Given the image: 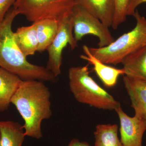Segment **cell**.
<instances>
[{"label": "cell", "mask_w": 146, "mask_h": 146, "mask_svg": "<svg viewBox=\"0 0 146 146\" xmlns=\"http://www.w3.org/2000/svg\"><path fill=\"white\" fill-rule=\"evenodd\" d=\"M82 48L84 54L81 55L80 58L86 60L89 62V64L93 65L97 75L106 87L111 88L115 86L119 77L125 75V72L123 68L117 69L113 68L103 63L96 58L92 54L89 47L86 45H84Z\"/></svg>", "instance_id": "9c48e42d"}, {"label": "cell", "mask_w": 146, "mask_h": 146, "mask_svg": "<svg viewBox=\"0 0 146 146\" xmlns=\"http://www.w3.org/2000/svg\"><path fill=\"white\" fill-rule=\"evenodd\" d=\"M71 16L74 36L77 42L87 35H91L98 38L99 48L106 46L115 41L109 27L80 6L77 4L74 5Z\"/></svg>", "instance_id": "8992f818"}, {"label": "cell", "mask_w": 146, "mask_h": 146, "mask_svg": "<svg viewBox=\"0 0 146 146\" xmlns=\"http://www.w3.org/2000/svg\"><path fill=\"white\" fill-rule=\"evenodd\" d=\"M0 146H2L1 144V131H0Z\"/></svg>", "instance_id": "7402d4cb"}, {"label": "cell", "mask_w": 146, "mask_h": 146, "mask_svg": "<svg viewBox=\"0 0 146 146\" xmlns=\"http://www.w3.org/2000/svg\"><path fill=\"white\" fill-rule=\"evenodd\" d=\"M50 97L49 89L43 82L21 81L11 102L23 119V127L26 136L36 139L43 137L42 121L50 119L52 115Z\"/></svg>", "instance_id": "6da1fadb"}, {"label": "cell", "mask_w": 146, "mask_h": 146, "mask_svg": "<svg viewBox=\"0 0 146 146\" xmlns=\"http://www.w3.org/2000/svg\"><path fill=\"white\" fill-rule=\"evenodd\" d=\"M18 15L13 7L0 23V67L23 80L55 82L56 77L51 72L46 68L30 63L17 45L12 25Z\"/></svg>", "instance_id": "7a4b0ae2"}, {"label": "cell", "mask_w": 146, "mask_h": 146, "mask_svg": "<svg viewBox=\"0 0 146 146\" xmlns=\"http://www.w3.org/2000/svg\"><path fill=\"white\" fill-rule=\"evenodd\" d=\"M68 146H91L88 143L80 141L78 139H73L70 142Z\"/></svg>", "instance_id": "44dd1931"}, {"label": "cell", "mask_w": 146, "mask_h": 146, "mask_svg": "<svg viewBox=\"0 0 146 146\" xmlns=\"http://www.w3.org/2000/svg\"></svg>", "instance_id": "603a6c76"}, {"label": "cell", "mask_w": 146, "mask_h": 146, "mask_svg": "<svg viewBox=\"0 0 146 146\" xmlns=\"http://www.w3.org/2000/svg\"><path fill=\"white\" fill-rule=\"evenodd\" d=\"M136 25L111 44L102 48H89L92 54L103 63L117 65L128 55L146 45V19L136 9L133 15Z\"/></svg>", "instance_id": "277c9868"}, {"label": "cell", "mask_w": 146, "mask_h": 146, "mask_svg": "<svg viewBox=\"0 0 146 146\" xmlns=\"http://www.w3.org/2000/svg\"><path fill=\"white\" fill-rule=\"evenodd\" d=\"M146 3V0H130L128 7L127 16H133L136 8L143 3Z\"/></svg>", "instance_id": "ffe728a7"}, {"label": "cell", "mask_w": 146, "mask_h": 146, "mask_svg": "<svg viewBox=\"0 0 146 146\" xmlns=\"http://www.w3.org/2000/svg\"><path fill=\"white\" fill-rule=\"evenodd\" d=\"M78 5L98 18L103 23L112 27L114 15V0H75Z\"/></svg>", "instance_id": "8fae6325"}, {"label": "cell", "mask_w": 146, "mask_h": 146, "mask_svg": "<svg viewBox=\"0 0 146 146\" xmlns=\"http://www.w3.org/2000/svg\"><path fill=\"white\" fill-rule=\"evenodd\" d=\"M17 44L26 57L33 55L37 51L38 41L35 24L19 28L14 33Z\"/></svg>", "instance_id": "5bb4252c"}, {"label": "cell", "mask_w": 146, "mask_h": 146, "mask_svg": "<svg viewBox=\"0 0 146 146\" xmlns=\"http://www.w3.org/2000/svg\"><path fill=\"white\" fill-rule=\"evenodd\" d=\"M34 23L36 26L38 38L37 52H43L47 50L57 35L60 23L51 19H45Z\"/></svg>", "instance_id": "9a60e30c"}, {"label": "cell", "mask_w": 146, "mask_h": 146, "mask_svg": "<svg viewBox=\"0 0 146 146\" xmlns=\"http://www.w3.org/2000/svg\"><path fill=\"white\" fill-rule=\"evenodd\" d=\"M2 146H22L25 137L23 126L13 121H0Z\"/></svg>", "instance_id": "2e32d148"}, {"label": "cell", "mask_w": 146, "mask_h": 146, "mask_svg": "<svg viewBox=\"0 0 146 146\" xmlns=\"http://www.w3.org/2000/svg\"><path fill=\"white\" fill-rule=\"evenodd\" d=\"M15 0H0V23L2 22L13 5Z\"/></svg>", "instance_id": "d6986e66"}, {"label": "cell", "mask_w": 146, "mask_h": 146, "mask_svg": "<svg viewBox=\"0 0 146 146\" xmlns=\"http://www.w3.org/2000/svg\"><path fill=\"white\" fill-rule=\"evenodd\" d=\"M129 1L130 0H114V15L112 25L113 29H117L120 25L125 22Z\"/></svg>", "instance_id": "ac0fdd59"}, {"label": "cell", "mask_w": 146, "mask_h": 146, "mask_svg": "<svg viewBox=\"0 0 146 146\" xmlns=\"http://www.w3.org/2000/svg\"><path fill=\"white\" fill-rule=\"evenodd\" d=\"M121 63L125 75L146 82V45L128 55Z\"/></svg>", "instance_id": "7c38bea8"}, {"label": "cell", "mask_w": 146, "mask_h": 146, "mask_svg": "<svg viewBox=\"0 0 146 146\" xmlns=\"http://www.w3.org/2000/svg\"><path fill=\"white\" fill-rule=\"evenodd\" d=\"M120 121L121 141L124 146H142L146 121L137 116L130 117L120 107L115 110Z\"/></svg>", "instance_id": "ba28073f"}, {"label": "cell", "mask_w": 146, "mask_h": 146, "mask_svg": "<svg viewBox=\"0 0 146 146\" xmlns=\"http://www.w3.org/2000/svg\"><path fill=\"white\" fill-rule=\"evenodd\" d=\"M22 80L0 67V112L7 110Z\"/></svg>", "instance_id": "4fadbf2b"}, {"label": "cell", "mask_w": 146, "mask_h": 146, "mask_svg": "<svg viewBox=\"0 0 146 146\" xmlns=\"http://www.w3.org/2000/svg\"><path fill=\"white\" fill-rule=\"evenodd\" d=\"M75 5V0H15L13 7L32 23L51 19L60 23L71 15Z\"/></svg>", "instance_id": "5b68a950"}, {"label": "cell", "mask_w": 146, "mask_h": 146, "mask_svg": "<svg viewBox=\"0 0 146 146\" xmlns=\"http://www.w3.org/2000/svg\"><path fill=\"white\" fill-rule=\"evenodd\" d=\"M68 45L72 50L75 49L78 45L73 34L71 14L60 22L57 35L46 50L48 54L46 68L56 77L61 73L63 50Z\"/></svg>", "instance_id": "52a82bcc"}, {"label": "cell", "mask_w": 146, "mask_h": 146, "mask_svg": "<svg viewBox=\"0 0 146 146\" xmlns=\"http://www.w3.org/2000/svg\"><path fill=\"white\" fill-rule=\"evenodd\" d=\"M88 66L72 67L68 71L70 89L76 100L104 110L115 111L121 107L120 103L90 76Z\"/></svg>", "instance_id": "3957f363"}, {"label": "cell", "mask_w": 146, "mask_h": 146, "mask_svg": "<svg viewBox=\"0 0 146 146\" xmlns=\"http://www.w3.org/2000/svg\"><path fill=\"white\" fill-rule=\"evenodd\" d=\"M116 124H99L94 131V146H124L118 135Z\"/></svg>", "instance_id": "e0dca14e"}, {"label": "cell", "mask_w": 146, "mask_h": 146, "mask_svg": "<svg viewBox=\"0 0 146 146\" xmlns=\"http://www.w3.org/2000/svg\"><path fill=\"white\" fill-rule=\"evenodd\" d=\"M123 79L135 116L146 121V82L126 75Z\"/></svg>", "instance_id": "30bf717a"}]
</instances>
